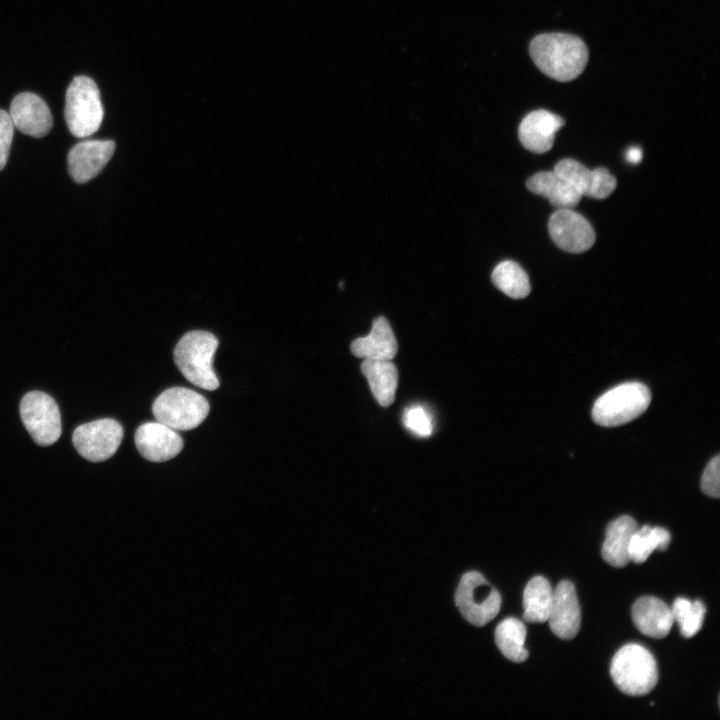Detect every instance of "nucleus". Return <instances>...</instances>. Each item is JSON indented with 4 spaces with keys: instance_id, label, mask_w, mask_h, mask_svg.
<instances>
[{
    "instance_id": "nucleus-29",
    "label": "nucleus",
    "mask_w": 720,
    "mask_h": 720,
    "mask_svg": "<svg viewBox=\"0 0 720 720\" xmlns=\"http://www.w3.org/2000/svg\"><path fill=\"white\" fill-rule=\"evenodd\" d=\"M14 128L9 112L0 110V171L8 160Z\"/></svg>"
},
{
    "instance_id": "nucleus-30",
    "label": "nucleus",
    "mask_w": 720,
    "mask_h": 720,
    "mask_svg": "<svg viewBox=\"0 0 720 720\" xmlns=\"http://www.w3.org/2000/svg\"><path fill=\"white\" fill-rule=\"evenodd\" d=\"M626 160L632 164H637L642 159V150L637 146H632L625 153Z\"/></svg>"
},
{
    "instance_id": "nucleus-20",
    "label": "nucleus",
    "mask_w": 720,
    "mask_h": 720,
    "mask_svg": "<svg viewBox=\"0 0 720 720\" xmlns=\"http://www.w3.org/2000/svg\"><path fill=\"white\" fill-rule=\"evenodd\" d=\"M637 528L635 520L627 515L615 519L607 526L601 555L608 564L621 568L630 562L629 544Z\"/></svg>"
},
{
    "instance_id": "nucleus-2",
    "label": "nucleus",
    "mask_w": 720,
    "mask_h": 720,
    "mask_svg": "<svg viewBox=\"0 0 720 720\" xmlns=\"http://www.w3.org/2000/svg\"><path fill=\"white\" fill-rule=\"evenodd\" d=\"M217 347L218 340L212 333L203 330L190 331L176 344L175 364L193 385L209 391L216 390L219 380L212 362Z\"/></svg>"
},
{
    "instance_id": "nucleus-8",
    "label": "nucleus",
    "mask_w": 720,
    "mask_h": 720,
    "mask_svg": "<svg viewBox=\"0 0 720 720\" xmlns=\"http://www.w3.org/2000/svg\"><path fill=\"white\" fill-rule=\"evenodd\" d=\"M22 422L40 446L55 443L62 431L61 415L55 400L41 391H31L20 402Z\"/></svg>"
},
{
    "instance_id": "nucleus-16",
    "label": "nucleus",
    "mask_w": 720,
    "mask_h": 720,
    "mask_svg": "<svg viewBox=\"0 0 720 720\" xmlns=\"http://www.w3.org/2000/svg\"><path fill=\"white\" fill-rule=\"evenodd\" d=\"M565 120L550 111L540 109L528 113L519 125L521 144L529 151L544 153L553 147L556 132Z\"/></svg>"
},
{
    "instance_id": "nucleus-14",
    "label": "nucleus",
    "mask_w": 720,
    "mask_h": 720,
    "mask_svg": "<svg viewBox=\"0 0 720 720\" xmlns=\"http://www.w3.org/2000/svg\"><path fill=\"white\" fill-rule=\"evenodd\" d=\"M547 621L552 633L561 639L570 640L578 634L581 626V611L575 587L570 581H561L553 590Z\"/></svg>"
},
{
    "instance_id": "nucleus-3",
    "label": "nucleus",
    "mask_w": 720,
    "mask_h": 720,
    "mask_svg": "<svg viewBox=\"0 0 720 720\" xmlns=\"http://www.w3.org/2000/svg\"><path fill=\"white\" fill-rule=\"evenodd\" d=\"M610 675L614 684L630 696H644L658 682V669L653 655L639 644H627L614 655Z\"/></svg>"
},
{
    "instance_id": "nucleus-10",
    "label": "nucleus",
    "mask_w": 720,
    "mask_h": 720,
    "mask_svg": "<svg viewBox=\"0 0 720 720\" xmlns=\"http://www.w3.org/2000/svg\"><path fill=\"white\" fill-rule=\"evenodd\" d=\"M548 230L553 242L562 250L582 253L595 242V232L589 221L569 208L557 209L549 218Z\"/></svg>"
},
{
    "instance_id": "nucleus-13",
    "label": "nucleus",
    "mask_w": 720,
    "mask_h": 720,
    "mask_svg": "<svg viewBox=\"0 0 720 720\" xmlns=\"http://www.w3.org/2000/svg\"><path fill=\"white\" fill-rule=\"evenodd\" d=\"M112 140H87L77 143L68 153V170L77 183H85L97 176L113 156Z\"/></svg>"
},
{
    "instance_id": "nucleus-9",
    "label": "nucleus",
    "mask_w": 720,
    "mask_h": 720,
    "mask_svg": "<svg viewBox=\"0 0 720 720\" xmlns=\"http://www.w3.org/2000/svg\"><path fill=\"white\" fill-rule=\"evenodd\" d=\"M122 438L121 424L103 418L79 425L73 432L72 441L80 456L91 462H102L115 454Z\"/></svg>"
},
{
    "instance_id": "nucleus-22",
    "label": "nucleus",
    "mask_w": 720,
    "mask_h": 720,
    "mask_svg": "<svg viewBox=\"0 0 720 720\" xmlns=\"http://www.w3.org/2000/svg\"><path fill=\"white\" fill-rule=\"evenodd\" d=\"M553 600V590L543 576L533 577L523 593V618L531 623H544L548 620Z\"/></svg>"
},
{
    "instance_id": "nucleus-19",
    "label": "nucleus",
    "mask_w": 720,
    "mask_h": 720,
    "mask_svg": "<svg viewBox=\"0 0 720 720\" xmlns=\"http://www.w3.org/2000/svg\"><path fill=\"white\" fill-rule=\"evenodd\" d=\"M527 188L547 199L557 209L575 207L581 200V194L556 171H542L527 180Z\"/></svg>"
},
{
    "instance_id": "nucleus-28",
    "label": "nucleus",
    "mask_w": 720,
    "mask_h": 720,
    "mask_svg": "<svg viewBox=\"0 0 720 720\" xmlns=\"http://www.w3.org/2000/svg\"><path fill=\"white\" fill-rule=\"evenodd\" d=\"M720 457L716 455L710 460L701 477V490L708 496H720Z\"/></svg>"
},
{
    "instance_id": "nucleus-24",
    "label": "nucleus",
    "mask_w": 720,
    "mask_h": 720,
    "mask_svg": "<svg viewBox=\"0 0 720 720\" xmlns=\"http://www.w3.org/2000/svg\"><path fill=\"white\" fill-rule=\"evenodd\" d=\"M670 541L671 535L665 528L649 525L637 528L629 544L630 561L641 564L654 550L665 551Z\"/></svg>"
},
{
    "instance_id": "nucleus-12",
    "label": "nucleus",
    "mask_w": 720,
    "mask_h": 720,
    "mask_svg": "<svg viewBox=\"0 0 720 720\" xmlns=\"http://www.w3.org/2000/svg\"><path fill=\"white\" fill-rule=\"evenodd\" d=\"M135 444L139 453L152 462L170 460L183 448L177 431L158 421L140 425L135 432Z\"/></svg>"
},
{
    "instance_id": "nucleus-6",
    "label": "nucleus",
    "mask_w": 720,
    "mask_h": 720,
    "mask_svg": "<svg viewBox=\"0 0 720 720\" xmlns=\"http://www.w3.org/2000/svg\"><path fill=\"white\" fill-rule=\"evenodd\" d=\"M152 412L158 422L175 431H187L198 427L206 419L209 403L196 391L173 387L155 399Z\"/></svg>"
},
{
    "instance_id": "nucleus-23",
    "label": "nucleus",
    "mask_w": 720,
    "mask_h": 720,
    "mask_svg": "<svg viewBox=\"0 0 720 720\" xmlns=\"http://www.w3.org/2000/svg\"><path fill=\"white\" fill-rule=\"evenodd\" d=\"M525 639L526 627L516 618H506L495 629V641L499 650L512 662L521 663L528 658Z\"/></svg>"
},
{
    "instance_id": "nucleus-26",
    "label": "nucleus",
    "mask_w": 720,
    "mask_h": 720,
    "mask_svg": "<svg viewBox=\"0 0 720 720\" xmlns=\"http://www.w3.org/2000/svg\"><path fill=\"white\" fill-rule=\"evenodd\" d=\"M670 609L683 637L691 638L702 628L706 608L701 601L679 597L674 600Z\"/></svg>"
},
{
    "instance_id": "nucleus-7",
    "label": "nucleus",
    "mask_w": 720,
    "mask_h": 720,
    "mask_svg": "<svg viewBox=\"0 0 720 720\" xmlns=\"http://www.w3.org/2000/svg\"><path fill=\"white\" fill-rule=\"evenodd\" d=\"M455 604L469 623L484 626L499 613L501 595L481 573L470 571L459 581Z\"/></svg>"
},
{
    "instance_id": "nucleus-15",
    "label": "nucleus",
    "mask_w": 720,
    "mask_h": 720,
    "mask_svg": "<svg viewBox=\"0 0 720 720\" xmlns=\"http://www.w3.org/2000/svg\"><path fill=\"white\" fill-rule=\"evenodd\" d=\"M9 115L14 127L35 138L48 134L53 125L47 104L40 96L31 92H23L13 98Z\"/></svg>"
},
{
    "instance_id": "nucleus-17",
    "label": "nucleus",
    "mask_w": 720,
    "mask_h": 720,
    "mask_svg": "<svg viewBox=\"0 0 720 720\" xmlns=\"http://www.w3.org/2000/svg\"><path fill=\"white\" fill-rule=\"evenodd\" d=\"M636 628L646 636L661 639L668 635L674 623L671 609L662 600L643 596L631 609Z\"/></svg>"
},
{
    "instance_id": "nucleus-27",
    "label": "nucleus",
    "mask_w": 720,
    "mask_h": 720,
    "mask_svg": "<svg viewBox=\"0 0 720 720\" xmlns=\"http://www.w3.org/2000/svg\"><path fill=\"white\" fill-rule=\"evenodd\" d=\"M403 424L419 437H429L433 433V419L430 412L421 405L407 407L403 413Z\"/></svg>"
},
{
    "instance_id": "nucleus-5",
    "label": "nucleus",
    "mask_w": 720,
    "mask_h": 720,
    "mask_svg": "<svg viewBox=\"0 0 720 720\" xmlns=\"http://www.w3.org/2000/svg\"><path fill=\"white\" fill-rule=\"evenodd\" d=\"M650 401L651 393L644 384L623 383L606 391L595 401L592 418L601 426H619L644 413Z\"/></svg>"
},
{
    "instance_id": "nucleus-21",
    "label": "nucleus",
    "mask_w": 720,
    "mask_h": 720,
    "mask_svg": "<svg viewBox=\"0 0 720 720\" xmlns=\"http://www.w3.org/2000/svg\"><path fill=\"white\" fill-rule=\"evenodd\" d=\"M361 371L376 401L382 407L390 406L394 402L398 385V370L392 361L364 359Z\"/></svg>"
},
{
    "instance_id": "nucleus-18",
    "label": "nucleus",
    "mask_w": 720,
    "mask_h": 720,
    "mask_svg": "<svg viewBox=\"0 0 720 720\" xmlns=\"http://www.w3.org/2000/svg\"><path fill=\"white\" fill-rule=\"evenodd\" d=\"M398 350L397 340L385 317H377L370 333L351 343L353 355L363 359L392 360Z\"/></svg>"
},
{
    "instance_id": "nucleus-4",
    "label": "nucleus",
    "mask_w": 720,
    "mask_h": 720,
    "mask_svg": "<svg viewBox=\"0 0 720 720\" xmlns=\"http://www.w3.org/2000/svg\"><path fill=\"white\" fill-rule=\"evenodd\" d=\"M64 116L75 137L85 138L99 129L104 110L100 91L91 78L84 75L73 78L66 91Z\"/></svg>"
},
{
    "instance_id": "nucleus-25",
    "label": "nucleus",
    "mask_w": 720,
    "mask_h": 720,
    "mask_svg": "<svg viewBox=\"0 0 720 720\" xmlns=\"http://www.w3.org/2000/svg\"><path fill=\"white\" fill-rule=\"evenodd\" d=\"M491 279L497 289L513 299H522L531 290L525 270L512 260H505L496 265Z\"/></svg>"
},
{
    "instance_id": "nucleus-1",
    "label": "nucleus",
    "mask_w": 720,
    "mask_h": 720,
    "mask_svg": "<svg viewBox=\"0 0 720 720\" xmlns=\"http://www.w3.org/2000/svg\"><path fill=\"white\" fill-rule=\"evenodd\" d=\"M529 54L536 67L548 77L568 82L585 69L589 52L584 41L569 33H544L534 37Z\"/></svg>"
},
{
    "instance_id": "nucleus-11",
    "label": "nucleus",
    "mask_w": 720,
    "mask_h": 720,
    "mask_svg": "<svg viewBox=\"0 0 720 720\" xmlns=\"http://www.w3.org/2000/svg\"><path fill=\"white\" fill-rule=\"evenodd\" d=\"M581 194L595 199H605L615 190L616 178L604 167L588 169L574 159H562L553 169Z\"/></svg>"
}]
</instances>
